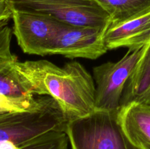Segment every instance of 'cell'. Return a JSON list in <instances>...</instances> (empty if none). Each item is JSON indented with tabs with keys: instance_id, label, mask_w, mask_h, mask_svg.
<instances>
[{
	"instance_id": "1",
	"label": "cell",
	"mask_w": 150,
	"mask_h": 149,
	"mask_svg": "<svg viewBox=\"0 0 150 149\" xmlns=\"http://www.w3.org/2000/svg\"><path fill=\"white\" fill-rule=\"evenodd\" d=\"M15 67L33 94L52 98L67 121L87 116L96 110L95 80L78 61L58 67L47 60L17 61Z\"/></svg>"
},
{
	"instance_id": "2",
	"label": "cell",
	"mask_w": 150,
	"mask_h": 149,
	"mask_svg": "<svg viewBox=\"0 0 150 149\" xmlns=\"http://www.w3.org/2000/svg\"><path fill=\"white\" fill-rule=\"evenodd\" d=\"M117 111L95 110L67 121L66 134L71 149H138L120 127Z\"/></svg>"
},
{
	"instance_id": "3",
	"label": "cell",
	"mask_w": 150,
	"mask_h": 149,
	"mask_svg": "<svg viewBox=\"0 0 150 149\" xmlns=\"http://www.w3.org/2000/svg\"><path fill=\"white\" fill-rule=\"evenodd\" d=\"M67 121L52 98L35 110L1 113L0 143L12 142L22 145L45 133L64 131Z\"/></svg>"
},
{
	"instance_id": "4",
	"label": "cell",
	"mask_w": 150,
	"mask_h": 149,
	"mask_svg": "<svg viewBox=\"0 0 150 149\" xmlns=\"http://www.w3.org/2000/svg\"><path fill=\"white\" fill-rule=\"evenodd\" d=\"M12 10L44 15L70 26L107 28L108 13L95 0H9Z\"/></svg>"
},
{
	"instance_id": "5",
	"label": "cell",
	"mask_w": 150,
	"mask_h": 149,
	"mask_svg": "<svg viewBox=\"0 0 150 149\" xmlns=\"http://www.w3.org/2000/svg\"><path fill=\"white\" fill-rule=\"evenodd\" d=\"M144 47L128 49L119 61L94 67L96 110H119L125 88L143 54Z\"/></svg>"
},
{
	"instance_id": "6",
	"label": "cell",
	"mask_w": 150,
	"mask_h": 149,
	"mask_svg": "<svg viewBox=\"0 0 150 149\" xmlns=\"http://www.w3.org/2000/svg\"><path fill=\"white\" fill-rule=\"evenodd\" d=\"M105 29L64 24L50 44L46 56L97 59L108 51L103 41Z\"/></svg>"
},
{
	"instance_id": "7",
	"label": "cell",
	"mask_w": 150,
	"mask_h": 149,
	"mask_svg": "<svg viewBox=\"0 0 150 149\" xmlns=\"http://www.w3.org/2000/svg\"><path fill=\"white\" fill-rule=\"evenodd\" d=\"M13 34L27 54L46 56L47 50L64 23L44 15L12 10Z\"/></svg>"
},
{
	"instance_id": "8",
	"label": "cell",
	"mask_w": 150,
	"mask_h": 149,
	"mask_svg": "<svg viewBox=\"0 0 150 149\" xmlns=\"http://www.w3.org/2000/svg\"><path fill=\"white\" fill-rule=\"evenodd\" d=\"M150 39V11L125 21L108 25L103 34L107 50L137 49Z\"/></svg>"
},
{
	"instance_id": "9",
	"label": "cell",
	"mask_w": 150,
	"mask_h": 149,
	"mask_svg": "<svg viewBox=\"0 0 150 149\" xmlns=\"http://www.w3.org/2000/svg\"><path fill=\"white\" fill-rule=\"evenodd\" d=\"M117 118L129 141L138 149H150V105L132 101L120 106Z\"/></svg>"
},
{
	"instance_id": "10",
	"label": "cell",
	"mask_w": 150,
	"mask_h": 149,
	"mask_svg": "<svg viewBox=\"0 0 150 149\" xmlns=\"http://www.w3.org/2000/svg\"><path fill=\"white\" fill-rule=\"evenodd\" d=\"M150 90V39L144 47V53L127 81L121 105L139 101Z\"/></svg>"
},
{
	"instance_id": "11",
	"label": "cell",
	"mask_w": 150,
	"mask_h": 149,
	"mask_svg": "<svg viewBox=\"0 0 150 149\" xmlns=\"http://www.w3.org/2000/svg\"><path fill=\"white\" fill-rule=\"evenodd\" d=\"M17 61L14 54L0 57V94L11 97L34 96L30 86L16 69Z\"/></svg>"
},
{
	"instance_id": "12",
	"label": "cell",
	"mask_w": 150,
	"mask_h": 149,
	"mask_svg": "<svg viewBox=\"0 0 150 149\" xmlns=\"http://www.w3.org/2000/svg\"><path fill=\"white\" fill-rule=\"evenodd\" d=\"M109 15L110 24L125 21L150 11V0H95Z\"/></svg>"
},
{
	"instance_id": "13",
	"label": "cell",
	"mask_w": 150,
	"mask_h": 149,
	"mask_svg": "<svg viewBox=\"0 0 150 149\" xmlns=\"http://www.w3.org/2000/svg\"><path fill=\"white\" fill-rule=\"evenodd\" d=\"M50 99L51 97L47 96L11 97L0 94V114L35 110L44 106Z\"/></svg>"
},
{
	"instance_id": "14",
	"label": "cell",
	"mask_w": 150,
	"mask_h": 149,
	"mask_svg": "<svg viewBox=\"0 0 150 149\" xmlns=\"http://www.w3.org/2000/svg\"><path fill=\"white\" fill-rule=\"evenodd\" d=\"M9 19L0 22V57L13 55L11 52L12 29L8 23Z\"/></svg>"
},
{
	"instance_id": "15",
	"label": "cell",
	"mask_w": 150,
	"mask_h": 149,
	"mask_svg": "<svg viewBox=\"0 0 150 149\" xmlns=\"http://www.w3.org/2000/svg\"><path fill=\"white\" fill-rule=\"evenodd\" d=\"M13 10L9 0H0V22L12 18Z\"/></svg>"
},
{
	"instance_id": "16",
	"label": "cell",
	"mask_w": 150,
	"mask_h": 149,
	"mask_svg": "<svg viewBox=\"0 0 150 149\" xmlns=\"http://www.w3.org/2000/svg\"><path fill=\"white\" fill-rule=\"evenodd\" d=\"M138 102H144V103H146L147 105H150V90L148 91V93H146V95L143 96L141 99H139Z\"/></svg>"
},
{
	"instance_id": "17",
	"label": "cell",
	"mask_w": 150,
	"mask_h": 149,
	"mask_svg": "<svg viewBox=\"0 0 150 149\" xmlns=\"http://www.w3.org/2000/svg\"><path fill=\"white\" fill-rule=\"evenodd\" d=\"M29 149H40V148H38V147H32V148H30Z\"/></svg>"
}]
</instances>
